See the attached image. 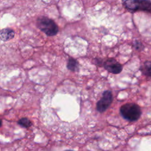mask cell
<instances>
[{
  "label": "cell",
  "mask_w": 151,
  "mask_h": 151,
  "mask_svg": "<svg viewBox=\"0 0 151 151\" xmlns=\"http://www.w3.org/2000/svg\"><path fill=\"white\" fill-rule=\"evenodd\" d=\"M113 101L112 93L109 90L104 91L101 98L97 101L96 109L100 113L105 111L110 106Z\"/></svg>",
  "instance_id": "4"
},
{
  "label": "cell",
  "mask_w": 151,
  "mask_h": 151,
  "mask_svg": "<svg viewBox=\"0 0 151 151\" xmlns=\"http://www.w3.org/2000/svg\"><path fill=\"white\" fill-rule=\"evenodd\" d=\"M123 4L124 8L130 11L151 12L150 0H124Z\"/></svg>",
  "instance_id": "3"
},
{
  "label": "cell",
  "mask_w": 151,
  "mask_h": 151,
  "mask_svg": "<svg viewBox=\"0 0 151 151\" xmlns=\"http://www.w3.org/2000/svg\"><path fill=\"white\" fill-rule=\"evenodd\" d=\"M67 151H71V150H67Z\"/></svg>",
  "instance_id": "11"
},
{
  "label": "cell",
  "mask_w": 151,
  "mask_h": 151,
  "mask_svg": "<svg viewBox=\"0 0 151 151\" xmlns=\"http://www.w3.org/2000/svg\"><path fill=\"white\" fill-rule=\"evenodd\" d=\"M120 112L124 119L130 122L137 120L142 114L140 107L135 103H126L122 106Z\"/></svg>",
  "instance_id": "2"
},
{
  "label": "cell",
  "mask_w": 151,
  "mask_h": 151,
  "mask_svg": "<svg viewBox=\"0 0 151 151\" xmlns=\"http://www.w3.org/2000/svg\"><path fill=\"white\" fill-rule=\"evenodd\" d=\"M37 27L47 36H54L58 32L55 22L45 16H40L37 19Z\"/></svg>",
  "instance_id": "1"
},
{
  "label": "cell",
  "mask_w": 151,
  "mask_h": 151,
  "mask_svg": "<svg viewBox=\"0 0 151 151\" xmlns=\"http://www.w3.org/2000/svg\"><path fill=\"white\" fill-rule=\"evenodd\" d=\"M67 67L69 70H71L72 71H76L78 68V63L76 59L71 57L68 59Z\"/></svg>",
  "instance_id": "8"
},
{
  "label": "cell",
  "mask_w": 151,
  "mask_h": 151,
  "mask_svg": "<svg viewBox=\"0 0 151 151\" xmlns=\"http://www.w3.org/2000/svg\"><path fill=\"white\" fill-rule=\"evenodd\" d=\"M133 46L135 50L137 51H142L144 48V45L141 41L139 40H134L133 44Z\"/></svg>",
  "instance_id": "10"
},
{
  "label": "cell",
  "mask_w": 151,
  "mask_h": 151,
  "mask_svg": "<svg viewBox=\"0 0 151 151\" xmlns=\"http://www.w3.org/2000/svg\"><path fill=\"white\" fill-rule=\"evenodd\" d=\"M15 32L11 28H4L1 31V40L2 41H8L14 37Z\"/></svg>",
  "instance_id": "6"
},
{
  "label": "cell",
  "mask_w": 151,
  "mask_h": 151,
  "mask_svg": "<svg viewBox=\"0 0 151 151\" xmlns=\"http://www.w3.org/2000/svg\"><path fill=\"white\" fill-rule=\"evenodd\" d=\"M141 73L146 77L151 78V61H146L139 68Z\"/></svg>",
  "instance_id": "7"
},
{
  "label": "cell",
  "mask_w": 151,
  "mask_h": 151,
  "mask_svg": "<svg viewBox=\"0 0 151 151\" xmlns=\"http://www.w3.org/2000/svg\"><path fill=\"white\" fill-rule=\"evenodd\" d=\"M18 123L22 127H25V128H27V127H30L31 125H32V123H31V122L27 117H23V118H21L20 119L18 122Z\"/></svg>",
  "instance_id": "9"
},
{
  "label": "cell",
  "mask_w": 151,
  "mask_h": 151,
  "mask_svg": "<svg viewBox=\"0 0 151 151\" xmlns=\"http://www.w3.org/2000/svg\"><path fill=\"white\" fill-rule=\"evenodd\" d=\"M104 68L109 73L117 74L122 72L123 67L122 65L114 58H107L103 63Z\"/></svg>",
  "instance_id": "5"
}]
</instances>
